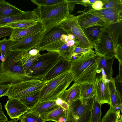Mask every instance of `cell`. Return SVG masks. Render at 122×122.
<instances>
[{"label":"cell","mask_w":122,"mask_h":122,"mask_svg":"<svg viewBox=\"0 0 122 122\" xmlns=\"http://www.w3.org/2000/svg\"><path fill=\"white\" fill-rule=\"evenodd\" d=\"M63 101L61 98L60 97L57 98L55 100L56 104L59 106H60Z\"/></svg>","instance_id":"51"},{"label":"cell","mask_w":122,"mask_h":122,"mask_svg":"<svg viewBox=\"0 0 122 122\" xmlns=\"http://www.w3.org/2000/svg\"><path fill=\"white\" fill-rule=\"evenodd\" d=\"M66 122H68V121H67H67H66Z\"/></svg>","instance_id":"57"},{"label":"cell","mask_w":122,"mask_h":122,"mask_svg":"<svg viewBox=\"0 0 122 122\" xmlns=\"http://www.w3.org/2000/svg\"><path fill=\"white\" fill-rule=\"evenodd\" d=\"M97 0H89V3L91 4L92 5Z\"/></svg>","instance_id":"54"},{"label":"cell","mask_w":122,"mask_h":122,"mask_svg":"<svg viewBox=\"0 0 122 122\" xmlns=\"http://www.w3.org/2000/svg\"><path fill=\"white\" fill-rule=\"evenodd\" d=\"M23 52L10 51L1 62L0 84H12L34 79L28 76L22 62Z\"/></svg>","instance_id":"1"},{"label":"cell","mask_w":122,"mask_h":122,"mask_svg":"<svg viewBox=\"0 0 122 122\" xmlns=\"http://www.w3.org/2000/svg\"><path fill=\"white\" fill-rule=\"evenodd\" d=\"M79 4L85 7L91 6L92 5L89 3V0H81Z\"/></svg>","instance_id":"46"},{"label":"cell","mask_w":122,"mask_h":122,"mask_svg":"<svg viewBox=\"0 0 122 122\" xmlns=\"http://www.w3.org/2000/svg\"><path fill=\"white\" fill-rule=\"evenodd\" d=\"M103 9L108 8L122 5V0H102Z\"/></svg>","instance_id":"38"},{"label":"cell","mask_w":122,"mask_h":122,"mask_svg":"<svg viewBox=\"0 0 122 122\" xmlns=\"http://www.w3.org/2000/svg\"><path fill=\"white\" fill-rule=\"evenodd\" d=\"M24 12L5 0H0V16L16 15Z\"/></svg>","instance_id":"23"},{"label":"cell","mask_w":122,"mask_h":122,"mask_svg":"<svg viewBox=\"0 0 122 122\" xmlns=\"http://www.w3.org/2000/svg\"><path fill=\"white\" fill-rule=\"evenodd\" d=\"M56 52L49 51L41 55L26 71L29 76L42 80L61 57Z\"/></svg>","instance_id":"5"},{"label":"cell","mask_w":122,"mask_h":122,"mask_svg":"<svg viewBox=\"0 0 122 122\" xmlns=\"http://www.w3.org/2000/svg\"><path fill=\"white\" fill-rule=\"evenodd\" d=\"M114 56L117 59L119 63L122 64V45L117 44L114 49Z\"/></svg>","instance_id":"39"},{"label":"cell","mask_w":122,"mask_h":122,"mask_svg":"<svg viewBox=\"0 0 122 122\" xmlns=\"http://www.w3.org/2000/svg\"><path fill=\"white\" fill-rule=\"evenodd\" d=\"M49 122H55L54 121H49Z\"/></svg>","instance_id":"55"},{"label":"cell","mask_w":122,"mask_h":122,"mask_svg":"<svg viewBox=\"0 0 122 122\" xmlns=\"http://www.w3.org/2000/svg\"><path fill=\"white\" fill-rule=\"evenodd\" d=\"M101 19L107 25L122 19V5L108 8L96 10L92 8L85 11Z\"/></svg>","instance_id":"9"},{"label":"cell","mask_w":122,"mask_h":122,"mask_svg":"<svg viewBox=\"0 0 122 122\" xmlns=\"http://www.w3.org/2000/svg\"><path fill=\"white\" fill-rule=\"evenodd\" d=\"M67 110H66L60 106H58L50 112L41 116L46 122L52 121L58 122L61 118L67 117Z\"/></svg>","instance_id":"26"},{"label":"cell","mask_w":122,"mask_h":122,"mask_svg":"<svg viewBox=\"0 0 122 122\" xmlns=\"http://www.w3.org/2000/svg\"><path fill=\"white\" fill-rule=\"evenodd\" d=\"M68 40H75L76 39L75 36L73 34H70L68 35Z\"/></svg>","instance_id":"52"},{"label":"cell","mask_w":122,"mask_h":122,"mask_svg":"<svg viewBox=\"0 0 122 122\" xmlns=\"http://www.w3.org/2000/svg\"><path fill=\"white\" fill-rule=\"evenodd\" d=\"M103 4L101 0H97L91 6L92 8L96 10H99L103 9Z\"/></svg>","instance_id":"44"},{"label":"cell","mask_w":122,"mask_h":122,"mask_svg":"<svg viewBox=\"0 0 122 122\" xmlns=\"http://www.w3.org/2000/svg\"><path fill=\"white\" fill-rule=\"evenodd\" d=\"M115 56L111 59H106L101 56L97 61L98 68L102 70L106 79L110 80L113 74V64Z\"/></svg>","instance_id":"24"},{"label":"cell","mask_w":122,"mask_h":122,"mask_svg":"<svg viewBox=\"0 0 122 122\" xmlns=\"http://www.w3.org/2000/svg\"><path fill=\"white\" fill-rule=\"evenodd\" d=\"M95 53L92 49L75 46L73 48L72 59H75L83 56Z\"/></svg>","instance_id":"30"},{"label":"cell","mask_w":122,"mask_h":122,"mask_svg":"<svg viewBox=\"0 0 122 122\" xmlns=\"http://www.w3.org/2000/svg\"><path fill=\"white\" fill-rule=\"evenodd\" d=\"M11 85L10 84H0V98L5 96Z\"/></svg>","instance_id":"42"},{"label":"cell","mask_w":122,"mask_h":122,"mask_svg":"<svg viewBox=\"0 0 122 122\" xmlns=\"http://www.w3.org/2000/svg\"><path fill=\"white\" fill-rule=\"evenodd\" d=\"M116 111L110 106L109 109L103 117L101 122H116L117 119Z\"/></svg>","instance_id":"36"},{"label":"cell","mask_w":122,"mask_h":122,"mask_svg":"<svg viewBox=\"0 0 122 122\" xmlns=\"http://www.w3.org/2000/svg\"><path fill=\"white\" fill-rule=\"evenodd\" d=\"M114 80L116 91L119 96L122 97V81L121 80L118 75L114 78Z\"/></svg>","instance_id":"41"},{"label":"cell","mask_w":122,"mask_h":122,"mask_svg":"<svg viewBox=\"0 0 122 122\" xmlns=\"http://www.w3.org/2000/svg\"><path fill=\"white\" fill-rule=\"evenodd\" d=\"M74 47H68L66 43L63 44L58 49L57 52L59 53L61 57L67 60H71Z\"/></svg>","instance_id":"35"},{"label":"cell","mask_w":122,"mask_h":122,"mask_svg":"<svg viewBox=\"0 0 122 122\" xmlns=\"http://www.w3.org/2000/svg\"><path fill=\"white\" fill-rule=\"evenodd\" d=\"M117 119L116 122H122V115L121 114L119 110L116 111Z\"/></svg>","instance_id":"48"},{"label":"cell","mask_w":122,"mask_h":122,"mask_svg":"<svg viewBox=\"0 0 122 122\" xmlns=\"http://www.w3.org/2000/svg\"><path fill=\"white\" fill-rule=\"evenodd\" d=\"M40 91H37L27 95L19 100L29 110L31 109L38 103Z\"/></svg>","instance_id":"27"},{"label":"cell","mask_w":122,"mask_h":122,"mask_svg":"<svg viewBox=\"0 0 122 122\" xmlns=\"http://www.w3.org/2000/svg\"><path fill=\"white\" fill-rule=\"evenodd\" d=\"M38 22L34 20L21 21L7 24L5 26L13 29H23L33 25L36 24Z\"/></svg>","instance_id":"34"},{"label":"cell","mask_w":122,"mask_h":122,"mask_svg":"<svg viewBox=\"0 0 122 122\" xmlns=\"http://www.w3.org/2000/svg\"><path fill=\"white\" fill-rule=\"evenodd\" d=\"M81 85L74 82L68 89L63 92L59 97L69 106L73 102L80 98Z\"/></svg>","instance_id":"19"},{"label":"cell","mask_w":122,"mask_h":122,"mask_svg":"<svg viewBox=\"0 0 122 122\" xmlns=\"http://www.w3.org/2000/svg\"><path fill=\"white\" fill-rule=\"evenodd\" d=\"M44 31L35 33L14 41H11L9 50L24 52L33 48H37Z\"/></svg>","instance_id":"10"},{"label":"cell","mask_w":122,"mask_h":122,"mask_svg":"<svg viewBox=\"0 0 122 122\" xmlns=\"http://www.w3.org/2000/svg\"><path fill=\"white\" fill-rule=\"evenodd\" d=\"M109 88L110 100V106L116 110H119L122 113V99L116 89L114 78L109 80Z\"/></svg>","instance_id":"20"},{"label":"cell","mask_w":122,"mask_h":122,"mask_svg":"<svg viewBox=\"0 0 122 122\" xmlns=\"http://www.w3.org/2000/svg\"><path fill=\"white\" fill-rule=\"evenodd\" d=\"M48 81L33 79L11 84L5 96L9 99L19 100L31 93L40 91Z\"/></svg>","instance_id":"7"},{"label":"cell","mask_w":122,"mask_h":122,"mask_svg":"<svg viewBox=\"0 0 122 122\" xmlns=\"http://www.w3.org/2000/svg\"><path fill=\"white\" fill-rule=\"evenodd\" d=\"M4 107L10 119H19L20 117L29 110L19 100L9 99Z\"/></svg>","instance_id":"14"},{"label":"cell","mask_w":122,"mask_h":122,"mask_svg":"<svg viewBox=\"0 0 122 122\" xmlns=\"http://www.w3.org/2000/svg\"><path fill=\"white\" fill-rule=\"evenodd\" d=\"M31 1L38 6H48L66 2V0H31Z\"/></svg>","instance_id":"37"},{"label":"cell","mask_w":122,"mask_h":122,"mask_svg":"<svg viewBox=\"0 0 122 122\" xmlns=\"http://www.w3.org/2000/svg\"><path fill=\"white\" fill-rule=\"evenodd\" d=\"M119 77L121 80L122 81V64L119 63Z\"/></svg>","instance_id":"50"},{"label":"cell","mask_w":122,"mask_h":122,"mask_svg":"<svg viewBox=\"0 0 122 122\" xmlns=\"http://www.w3.org/2000/svg\"><path fill=\"white\" fill-rule=\"evenodd\" d=\"M44 30L42 25L38 21L35 25L26 28L14 29L9 39L11 41H14Z\"/></svg>","instance_id":"17"},{"label":"cell","mask_w":122,"mask_h":122,"mask_svg":"<svg viewBox=\"0 0 122 122\" xmlns=\"http://www.w3.org/2000/svg\"><path fill=\"white\" fill-rule=\"evenodd\" d=\"M60 39L64 43H67L68 41V35L65 34H63L61 36Z\"/></svg>","instance_id":"47"},{"label":"cell","mask_w":122,"mask_h":122,"mask_svg":"<svg viewBox=\"0 0 122 122\" xmlns=\"http://www.w3.org/2000/svg\"><path fill=\"white\" fill-rule=\"evenodd\" d=\"M94 97L80 98L73 102L69 106L67 120L69 122H91Z\"/></svg>","instance_id":"6"},{"label":"cell","mask_w":122,"mask_h":122,"mask_svg":"<svg viewBox=\"0 0 122 122\" xmlns=\"http://www.w3.org/2000/svg\"><path fill=\"white\" fill-rule=\"evenodd\" d=\"M33 11L38 21L44 27V31H45L56 26L69 14L70 10L66 2L48 6H38Z\"/></svg>","instance_id":"3"},{"label":"cell","mask_w":122,"mask_h":122,"mask_svg":"<svg viewBox=\"0 0 122 122\" xmlns=\"http://www.w3.org/2000/svg\"><path fill=\"white\" fill-rule=\"evenodd\" d=\"M74 80L73 74L68 70L48 81L40 90L38 103L55 100L60 97Z\"/></svg>","instance_id":"4"},{"label":"cell","mask_w":122,"mask_h":122,"mask_svg":"<svg viewBox=\"0 0 122 122\" xmlns=\"http://www.w3.org/2000/svg\"><path fill=\"white\" fill-rule=\"evenodd\" d=\"M94 48L95 53L106 59H111L114 56L115 47L105 29L98 39L94 43Z\"/></svg>","instance_id":"11"},{"label":"cell","mask_w":122,"mask_h":122,"mask_svg":"<svg viewBox=\"0 0 122 122\" xmlns=\"http://www.w3.org/2000/svg\"><path fill=\"white\" fill-rule=\"evenodd\" d=\"M60 106L66 110H67L69 109V106L68 105L66 102L64 101H63Z\"/></svg>","instance_id":"49"},{"label":"cell","mask_w":122,"mask_h":122,"mask_svg":"<svg viewBox=\"0 0 122 122\" xmlns=\"http://www.w3.org/2000/svg\"><path fill=\"white\" fill-rule=\"evenodd\" d=\"M20 122H45L41 116L36 112L29 111L20 118Z\"/></svg>","instance_id":"29"},{"label":"cell","mask_w":122,"mask_h":122,"mask_svg":"<svg viewBox=\"0 0 122 122\" xmlns=\"http://www.w3.org/2000/svg\"><path fill=\"white\" fill-rule=\"evenodd\" d=\"M56 26L64 30L68 35L71 34L74 35L80 42L78 47L91 49L94 48V44L87 39L78 23L76 16L69 13Z\"/></svg>","instance_id":"8"},{"label":"cell","mask_w":122,"mask_h":122,"mask_svg":"<svg viewBox=\"0 0 122 122\" xmlns=\"http://www.w3.org/2000/svg\"><path fill=\"white\" fill-rule=\"evenodd\" d=\"M0 63H1V62L0 61Z\"/></svg>","instance_id":"56"},{"label":"cell","mask_w":122,"mask_h":122,"mask_svg":"<svg viewBox=\"0 0 122 122\" xmlns=\"http://www.w3.org/2000/svg\"><path fill=\"white\" fill-rule=\"evenodd\" d=\"M77 13H81L76 16V19L82 30L94 26H106L105 24L101 19L92 14L82 11H78Z\"/></svg>","instance_id":"15"},{"label":"cell","mask_w":122,"mask_h":122,"mask_svg":"<svg viewBox=\"0 0 122 122\" xmlns=\"http://www.w3.org/2000/svg\"><path fill=\"white\" fill-rule=\"evenodd\" d=\"M122 21H118L106 25L105 31L111 37L115 47L118 44L119 38L122 34Z\"/></svg>","instance_id":"21"},{"label":"cell","mask_w":122,"mask_h":122,"mask_svg":"<svg viewBox=\"0 0 122 122\" xmlns=\"http://www.w3.org/2000/svg\"><path fill=\"white\" fill-rule=\"evenodd\" d=\"M94 84L84 83L81 84L80 87V98L83 99L91 98L94 97Z\"/></svg>","instance_id":"28"},{"label":"cell","mask_w":122,"mask_h":122,"mask_svg":"<svg viewBox=\"0 0 122 122\" xmlns=\"http://www.w3.org/2000/svg\"><path fill=\"white\" fill-rule=\"evenodd\" d=\"M7 120V118L3 112L2 104L0 102V122H5Z\"/></svg>","instance_id":"45"},{"label":"cell","mask_w":122,"mask_h":122,"mask_svg":"<svg viewBox=\"0 0 122 122\" xmlns=\"http://www.w3.org/2000/svg\"><path fill=\"white\" fill-rule=\"evenodd\" d=\"M105 27L99 25L94 26L85 29L83 31L87 39L94 44L100 37Z\"/></svg>","instance_id":"25"},{"label":"cell","mask_w":122,"mask_h":122,"mask_svg":"<svg viewBox=\"0 0 122 122\" xmlns=\"http://www.w3.org/2000/svg\"><path fill=\"white\" fill-rule=\"evenodd\" d=\"M34 20L38 21L33 11H24L18 15L7 16H0V26L17 22L26 20Z\"/></svg>","instance_id":"18"},{"label":"cell","mask_w":122,"mask_h":122,"mask_svg":"<svg viewBox=\"0 0 122 122\" xmlns=\"http://www.w3.org/2000/svg\"><path fill=\"white\" fill-rule=\"evenodd\" d=\"M100 56L95 53L71 60L69 70L74 75V83H94L98 70L97 61Z\"/></svg>","instance_id":"2"},{"label":"cell","mask_w":122,"mask_h":122,"mask_svg":"<svg viewBox=\"0 0 122 122\" xmlns=\"http://www.w3.org/2000/svg\"><path fill=\"white\" fill-rule=\"evenodd\" d=\"M58 106L56 104L55 100L46 101L38 103L30 110L42 116L47 114Z\"/></svg>","instance_id":"22"},{"label":"cell","mask_w":122,"mask_h":122,"mask_svg":"<svg viewBox=\"0 0 122 122\" xmlns=\"http://www.w3.org/2000/svg\"><path fill=\"white\" fill-rule=\"evenodd\" d=\"M14 29L6 26H0V39L3 37L10 36Z\"/></svg>","instance_id":"40"},{"label":"cell","mask_w":122,"mask_h":122,"mask_svg":"<svg viewBox=\"0 0 122 122\" xmlns=\"http://www.w3.org/2000/svg\"><path fill=\"white\" fill-rule=\"evenodd\" d=\"M101 106L95 97L92 112L91 122H101L102 119Z\"/></svg>","instance_id":"31"},{"label":"cell","mask_w":122,"mask_h":122,"mask_svg":"<svg viewBox=\"0 0 122 122\" xmlns=\"http://www.w3.org/2000/svg\"><path fill=\"white\" fill-rule=\"evenodd\" d=\"M71 60L61 57L56 64L42 80L48 81L69 70Z\"/></svg>","instance_id":"16"},{"label":"cell","mask_w":122,"mask_h":122,"mask_svg":"<svg viewBox=\"0 0 122 122\" xmlns=\"http://www.w3.org/2000/svg\"><path fill=\"white\" fill-rule=\"evenodd\" d=\"M41 55L39 53L36 56H33L29 55L26 51L23 52L22 61L23 67L25 72Z\"/></svg>","instance_id":"32"},{"label":"cell","mask_w":122,"mask_h":122,"mask_svg":"<svg viewBox=\"0 0 122 122\" xmlns=\"http://www.w3.org/2000/svg\"><path fill=\"white\" fill-rule=\"evenodd\" d=\"M19 120L18 119H14L5 122H17Z\"/></svg>","instance_id":"53"},{"label":"cell","mask_w":122,"mask_h":122,"mask_svg":"<svg viewBox=\"0 0 122 122\" xmlns=\"http://www.w3.org/2000/svg\"><path fill=\"white\" fill-rule=\"evenodd\" d=\"M109 81L102 74L96 76L94 83L95 97L101 105L105 104L110 105Z\"/></svg>","instance_id":"12"},{"label":"cell","mask_w":122,"mask_h":122,"mask_svg":"<svg viewBox=\"0 0 122 122\" xmlns=\"http://www.w3.org/2000/svg\"><path fill=\"white\" fill-rule=\"evenodd\" d=\"M63 34L68 35L64 30L57 26L44 31L38 43L37 48L40 51L43 48L59 39L61 36Z\"/></svg>","instance_id":"13"},{"label":"cell","mask_w":122,"mask_h":122,"mask_svg":"<svg viewBox=\"0 0 122 122\" xmlns=\"http://www.w3.org/2000/svg\"><path fill=\"white\" fill-rule=\"evenodd\" d=\"M71 12L74 10L75 6L77 4H79L81 0H66Z\"/></svg>","instance_id":"43"},{"label":"cell","mask_w":122,"mask_h":122,"mask_svg":"<svg viewBox=\"0 0 122 122\" xmlns=\"http://www.w3.org/2000/svg\"><path fill=\"white\" fill-rule=\"evenodd\" d=\"M11 41L5 37L0 40V61L1 62L4 61L5 58L10 51L8 48Z\"/></svg>","instance_id":"33"}]
</instances>
